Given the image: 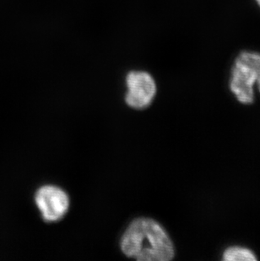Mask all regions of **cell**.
Returning a JSON list of instances; mask_svg holds the SVG:
<instances>
[{
	"mask_svg": "<svg viewBox=\"0 0 260 261\" xmlns=\"http://www.w3.org/2000/svg\"><path fill=\"white\" fill-rule=\"evenodd\" d=\"M122 251L138 260L168 261L174 247L165 230L154 220L140 218L128 226L121 239Z\"/></svg>",
	"mask_w": 260,
	"mask_h": 261,
	"instance_id": "cell-1",
	"label": "cell"
},
{
	"mask_svg": "<svg viewBox=\"0 0 260 261\" xmlns=\"http://www.w3.org/2000/svg\"><path fill=\"white\" fill-rule=\"evenodd\" d=\"M258 83L260 91V53L243 51L231 68L230 89L241 103H253V86Z\"/></svg>",
	"mask_w": 260,
	"mask_h": 261,
	"instance_id": "cell-2",
	"label": "cell"
},
{
	"mask_svg": "<svg viewBox=\"0 0 260 261\" xmlns=\"http://www.w3.org/2000/svg\"><path fill=\"white\" fill-rule=\"evenodd\" d=\"M256 1V3H257V4H258V6H259V8H260V0H255Z\"/></svg>",
	"mask_w": 260,
	"mask_h": 261,
	"instance_id": "cell-6",
	"label": "cell"
},
{
	"mask_svg": "<svg viewBox=\"0 0 260 261\" xmlns=\"http://www.w3.org/2000/svg\"><path fill=\"white\" fill-rule=\"evenodd\" d=\"M128 91L126 103L134 109H142L149 106L157 93V85L153 77L145 71H131L126 77Z\"/></svg>",
	"mask_w": 260,
	"mask_h": 261,
	"instance_id": "cell-3",
	"label": "cell"
},
{
	"mask_svg": "<svg viewBox=\"0 0 260 261\" xmlns=\"http://www.w3.org/2000/svg\"><path fill=\"white\" fill-rule=\"evenodd\" d=\"M223 259L226 261H254L257 260V258L249 249L241 247H231L224 252Z\"/></svg>",
	"mask_w": 260,
	"mask_h": 261,
	"instance_id": "cell-5",
	"label": "cell"
},
{
	"mask_svg": "<svg viewBox=\"0 0 260 261\" xmlns=\"http://www.w3.org/2000/svg\"><path fill=\"white\" fill-rule=\"evenodd\" d=\"M35 201L46 222H57L66 214L69 200L60 188L47 185L40 188L35 195Z\"/></svg>",
	"mask_w": 260,
	"mask_h": 261,
	"instance_id": "cell-4",
	"label": "cell"
}]
</instances>
